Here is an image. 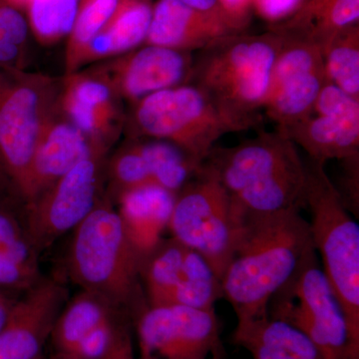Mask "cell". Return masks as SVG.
Here are the masks:
<instances>
[{
    "label": "cell",
    "instance_id": "1",
    "mask_svg": "<svg viewBox=\"0 0 359 359\" xmlns=\"http://www.w3.org/2000/svg\"><path fill=\"white\" fill-rule=\"evenodd\" d=\"M313 249L302 210L245 219L222 278L223 297L235 311L237 325L268 318L269 302Z\"/></svg>",
    "mask_w": 359,
    "mask_h": 359
},
{
    "label": "cell",
    "instance_id": "2",
    "mask_svg": "<svg viewBox=\"0 0 359 359\" xmlns=\"http://www.w3.org/2000/svg\"><path fill=\"white\" fill-rule=\"evenodd\" d=\"M202 166L230 196L243 219L302 210L306 165L280 132H259L233 147L215 146Z\"/></svg>",
    "mask_w": 359,
    "mask_h": 359
},
{
    "label": "cell",
    "instance_id": "3",
    "mask_svg": "<svg viewBox=\"0 0 359 359\" xmlns=\"http://www.w3.org/2000/svg\"><path fill=\"white\" fill-rule=\"evenodd\" d=\"M141 264L115 203L105 193L95 209L73 230L66 259L71 280L133 323L149 308Z\"/></svg>",
    "mask_w": 359,
    "mask_h": 359
},
{
    "label": "cell",
    "instance_id": "4",
    "mask_svg": "<svg viewBox=\"0 0 359 359\" xmlns=\"http://www.w3.org/2000/svg\"><path fill=\"white\" fill-rule=\"evenodd\" d=\"M282 37L271 32L228 35L194 53L195 85L245 130L257 127Z\"/></svg>",
    "mask_w": 359,
    "mask_h": 359
},
{
    "label": "cell",
    "instance_id": "5",
    "mask_svg": "<svg viewBox=\"0 0 359 359\" xmlns=\"http://www.w3.org/2000/svg\"><path fill=\"white\" fill-rule=\"evenodd\" d=\"M306 165L304 208L321 269L344 309L354 353L359 358V226L349 214L325 164L309 159Z\"/></svg>",
    "mask_w": 359,
    "mask_h": 359
},
{
    "label": "cell",
    "instance_id": "6",
    "mask_svg": "<svg viewBox=\"0 0 359 359\" xmlns=\"http://www.w3.org/2000/svg\"><path fill=\"white\" fill-rule=\"evenodd\" d=\"M241 131H245L243 125L189 83L156 92L129 105L124 129L127 138L168 142L200 163L224 135Z\"/></svg>",
    "mask_w": 359,
    "mask_h": 359
},
{
    "label": "cell",
    "instance_id": "7",
    "mask_svg": "<svg viewBox=\"0 0 359 359\" xmlns=\"http://www.w3.org/2000/svg\"><path fill=\"white\" fill-rule=\"evenodd\" d=\"M245 219L216 177L201 165L177 193L168 231L204 257L219 280L230 264Z\"/></svg>",
    "mask_w": 359,
    "mask_h": 359
},
{
    "label": "cell",
    "instance_id": "8",
    "mask_svg": "<svg viewBox=\"0 0 359 359\" xmlns=\"http://www.w3.org/2000/svg\"><path fill=\"white\" fill-rule=\"evenodd\" d=\"M60 84L61 78L42 73L0 71V157L23 201L35 147L57 106Z\"/></svg>",
    "mask_w": 359,
    "mask_h": 359
},
{
    "label": "cell",
    "instance_id": "9",
    "mask_svg": "<svg viewBox=\"0 0 359 359\" xmlns=\"http://www.w3.org/2000/svg\"><path fill=\"white\" fill-rule=\"evenodd\" d=\"M269 316L302 330L323 359H359L346 314L323 273L316 249L269 302Z\"/></svg>",
    "mask_w": 359,
    "mask_h": 359
},
{
    "label": "cell",
    "instance_id": "10",
    "mask_svg": "<svg viewBox=\"0 0 359 359\" xmlns=\"http://www.w3.org/2000/svg\"><path fill=\"white\" fill-rule=\"evenodd\" d=\"M109 153L97 149L25 205L26 231L39 255L74 230L102 200Z\"/></svg>",
    "mask_w": 359,
    "mask_h": 359
},
{
    "label": "cell",
    "instance_id": "11",
    "mask_svg": "<svg viewBox=\"0 0 359 359\" xmlns=\"http://www.w3.org/2000/svg\"><path fill=\"white\" fill-rule=\"evenodd\" d=\"M133 327L139 359H207L219 346L215 309L149 306Z\"/></svg>",
    "mask_w": 359,
    "mask_h": 359
},
{
    "label": "cell",
    "instance_id": "12",
    "mask_svg": "<svg viewBox=\"0 0 359 359\" xmlns=\"http://www.w3.org/2000/svg\"><path fill=\"white\" fill-rule=\"evenodd\" d=\"M280 36L282 44L271 68L264 106L276 130L287 128L311 115L316 97L327 82L320 47Z\"/></svg>",
    "mask_w": 359,
    "mask_h": 359
},
{
    "label": "cell",
    "instance_id": "13",
    "mask_svg": "<svg viewBox=\"0 0 359 359\" xmlns=\"http://www.w3.org/2000/svg\"><path fill=\"white\" fill-rule=\"evenodd\" d=\"M201 163L168 142L127 138L106 166V194L113 202L126 191L155 185L177 194L195 176Z\"/></svg>",
    "mask_w": 359,
    "mask_h": 359
},
{
    "label": "cell",
    "instance_id": "14",
    "mask_svg": "<svg viewBox=\"0 0 359 359\" xmlns=\"http://www.w3.org/2000/svg\"><path fill=\"white\" fill-rule=\"evenodd\" d=\"M194 54L157 45H141L87 69L103 80L123 103L133 104L156 92L187 84Z\"/></svg>",
    "mask_w": 359,
    "mask_h": 359
},
{
    "label": "cell",
    "instance_id": "15",
    "mask_svg": "<svg viewBox=\"0 0 359 359\" xmlns=\"http://www.w3.org/2000/svg\"><path fill=\"white\" fill-rule=\"evenodd\" d=\"M58 107L96 147L111 151L124 133V103L87 68L61 77Z\"/></svg>",
    "mask_w": 359,
    "mask_h": 359
},
{
    "label": "cell",
    "instance_id": "16",
    "mask_svg": "<svg viewBox=\"0 0 359 359\" xmlns=\"http://www.w3.org/2000/svg\"><path fill=\"white\" fill-rule=\"evenodd\" d=\"M68 290L58 280L42 278L13 302L1 332L0 359H39L50 339Z\"/></svg>",
    "mask_w": 359,
    "mask_h": 359
},
{
    "label": "cell",
    "instance_id": "17",
    "mask_svg": "<svg viewBox=\"0 0 359 359\" xmlns=\"http://www.w3.org/2000/svg\"><path fill=\"white\" fill-rule=\"evenodd\" d=\"M97 149L102 148L94 146L61 113L57 103L55 109L49 116L35 147L23 193L25 205L36 199L63 175Z\"/></svg>",
    "mask_w": 359,
    "mask_h": 359
},
{
    "label": "cell",
    "instance_id": "18",
    "mask_svg": "<svg viewBox=\"0 0 359 359\" xmlns=\"http://www.w3.org/2000/svg\"><path fill=\"white\" fill-rule=\"evenodd\" d=\"M223 14L205 13L179 0H157L145 43L196 53L228 35L241 33Z\"/></svg>",
    "mask_w": 359,
    "mask_h": 359
},
{
    "label": "cell",
    "instance_id": "19",
    "mask_svg": "<svg viewBox=\"0 0 359 359\" xmlns=\"http://www.w3.org/2000/svg\"><path fill=\"white\" fill-rule=\"evenodd\" d=\"M177 194L149 185L126 191L114 203L125 231L139 256H147L164 238Z\"/></svg>",
    "mask_w": 359,
    "mask_h": 359
},
{
    "label": "cell",
    "instance_id": "20",
    "mask_svg": "<svg viewBox=\"0 0 359 359\" xmlns=\"http://www.w3.org/2000/svg\"><path fill=\"white\" fill-rule=\"evenodd\" d=\"M276 131L306 151L309 159L325 164L359 156V114H311Z\"/></svg>",
    "mask_w": 359,
    "mask_h": 359
},
{
    "label": "cell",
    "instance_id": "21",
    "mask_svg": "<svg viewBox=\"0 0 359 359\" xmlns=\"http://www.w3.org/2000/svg\"><path fill=\"white\" fill-rule=\"evenodd\" d=\"M201 261L200 254L176 238H163L142 259V283L149 306H173L177 294L190 282Z\"/></svg>",
    "mask_w": 359,
    "mask_h": 359
},
{
    "label": "cell",
    "instance_id": "22",
    "mask_svg": "<svg viewBox=\"0 0 359 359\" xmlns=\"http://www.w3.org/2000/svg\"><path fill=\"white\" fill-rule=\"evenodd\" d=\"M358 22L359 0H302L292 15L269 30L323 50L337 33Z\"/></svg>",
    "mask_w": 359,
    "mask_h": 359
},
{
    "label": "cell",
    "instance_id": "23",
    "mask_svg": "<svg viewBox=\"0 0 359 359\" xmlns=\"http://www.w3.org/2000/svg\"><path fill=\"white\" fill-rule=\"evenodd\" d=\"M153 6V0H126L87 45L78 70L118 57L145 43Z\"/></svg>",
    "mask_w": 359,
    "mask_h": 359
},
{
    "label": "cell",
    "instance_id": "24",
    "mask_svg": "<svg viewBox=\"0 0 359 359\" xmlns=\"http://www.w3.org/2000/svg\"><path fill=\"white\" fill-rule=\"evenodd\" d=\"M235 339L255 359H323L302 330L271 316L237 325Z\"/></svg>",
    "mask_w": 359,
    "mask_h": 359
},
{
    "label": "cell",
    "instance_id": "25",
    "mask_svg": "<svg viewBox=\"0 0 359 359\" xmlns=\"http://www.w3.org/2000/svg\"><path fill=\"white\" fill-rule=\"evenodd\" d=\"M117 314L122 313L97 295L82 290L59 314L50 337L51 359H69L85 337Z\"/></svg>",
    "mask_w": 359,
    "mask_h": 359
},
{
    "label": "cell",
    "instance_id": "26",
    "mask_svg": "<svg viewBox=\"0 0 359 359\" xmlns=\"http://www.w3.org/2000/svg\"><path fill=\"white\" fill-rule=\"evenodd\" d=\"M321 52L327 82L359 100V23L337 33Z\"/></svg>",
    "mask_w": 359,
    "mask_h": 359
},
{
    "label": "cell",
    "instance_id": "27",
    "mask_svg": "<svg viewBox=\"0 0 359 359\" xmlns=\"http://www.w3.org/2000/svg\"><path fill=\"white\" fill-rule=\"evenodd\" d=\"M126 0H80L76 20L67 39L65 74L76 72L82 54Z\"/></svg>",
    "mask_w": 359,
    "mask_h": 359
},
{
    "label": "cell",
    "instance_id": "28",
    "mask_svg": "<svg viewBox=\"0 0 359 359\" xmlns=\"http://www.w3.org/2000/svg\"><path fill=\"white\" fill-rule=\"evenodd\" d=\"M80 0H28L25 9L33 36L43 46L67 39L76 20Z\"/></svg>",
    "mask_w": 359,
    "mask_h": 359
},
{
    "label": "cell",
    "instance_id": "29",
    "mask_svg": "<svg viewBox=\"0 0 359 359\" xmlns=\"http://www.w3.org/2000/svg\"><path fill=\"white\" fill-rule=\"evenodd\" d=\"M28 21L20 9L0 0V71H25L29 62Z\"/></svg>",
    "mask_w": 359,
    "mask_h": 359
},
{
    "label": "cell",
    "instance_id": "30",
    "mask_svg": "<svg viewBox=\"0 0 359 359\" xmlns=\"http://www.w3.org/2000/svg\"><path fill=\"white\" fill-rule=\"evenodd\" d=\"M0 252L30 271L39 273V254L25 224V210L0 201Z\"/></svg>",
    "mask_w": 359,
    "mask_h": 359
},
{
    "label": "cell",
    "instance_id": "31",
    "mask_svg": "<svg viewBox=\"0 0 359 359\" xmlns=\"http://www.w3.org/2000/svg\"><path fill=\"white\" fill-rule=\"evenodd\" d=\"M125 320H130L123 314H117L104 321L84 337L69 359H103L109 351L118 328Z\"/></svg>",
    "mask_w": 359,
    "mask_h": 359
},
{
    "label": "cell",
    "instance_id": "32",
    "mask_svg": "<svg viewBox=\"0 0 359 359\" xmlns=\"http://www.w3.org/2000/svg\"><path fill=\"white\" fill-rule=\"evenodd\" d=\"M311 114H359V100L334 84L327 82L316 97Z\"/></svg>",
    "mask_w": 359,
    "mask_h": 359
},
{
    "label": "cell",
    "instance_id": "33",
    "mask_svg": "<svg viewBox=\"0 0 359 359\" xmlns=\"http://www.w3.org/2000/svg\"><path fill=\"white\" fill-rule=\"evenodd\" d=\"M41 278L40 273L25 268L0 252V292L2 289L25 292Z\"/></svg>",
    "mask_w": 359,
    "mask_h": 359
},
{
    "label": "cell",
    "instance_id": "34",
    "mask_svg": "<svg viewBox=\"0 0 359 359\" xmlns=\"http://www.w3.org/2000/svg\"><path fill=\"white\" fill-rule=\"evenodd\" d=\"M302 0H254L252 13L263 18L269 25L287 20L297 11Z\"/></svg>",
    "mask_w": 359,
    "mask_h": 359
},
{
    "label": "cell",
    "instance_id": "35",
    "mask_svg": "<svg viewBox=\"0 0 359 359\" xmlns=\"http://www.w3.org/2000/svg\"><path fill=\"white\" fill-rule=\"evenodd\" d=\"M224 18L238 29L245 32L252 20L254 0H219Z\"/></svg>",
    "mask_w": 359,
    "mask_h": 359
},
{
    "label": "cell",
    "instance_id": "36",
    "mask_svg": "<svg viewBox=\"0 0 359 359\" xmlns=\"http://www.w3.org/2000/svg\"><path fill=\"white\" fill-rule=\"evenodd\" d=\"M131 321H123L111 344L109 351L103 359H136L132 344Z\"/></svg>",
    "mask_w": 359,
    "mask_h": 359
},
{
    "label": "cell",
    "instance_id": "37",
    "mask_svg": "<svg viewBox=\"0 0 359 359\" xmlns=\"http://www.w3.org/2000/svg\"><path fill=\"white\" fill-rule=\"evenodd\" d=\"M0 201L15 205L20 209L25 208V201L22 200L13 181L9 178L1 157H0Z\"/></svg>",
    "mask_w": 359,
    "mask_h": 359
},
{
    "label": "cell",
    "instance_id": "38",
    "mask_svg": "<svg viewBox=\"0 0 359 359\" xmlns=\"http://www.w3.org/2000/svg\"><path fill=\"white\" fill-rule=\"evenodd\" d=\"M179 1L183 2L186 6L193 7V8L205 11V13L223 14L221 7H219V0H179Z\"/></svg>",
    "mask_w": 359,
    "mask_h": 359
},
{
    "label": "cell",
    "instance_id": "39",
    "mask_svg": "<svg viewBox=\"0 0 359 359\" xmlns=\"http://www.w3.org/2000/svg\"><path fill=\"white\" fill-rule=\"evenodd\" d=\"M13 304V301L7 299L6 295L0 292V332H1L2 328L6 325L7 316H8L9 311H11Z\"/></svg>",
    "mask_w": 359,
    "mask_h": 359
},
{
    "label": "cell",
    "instance_id": "40",
    "mask_svg": "<svg viewBox=\"0 0 359 359\" xmlns=\"http://www.w3.org/2000/svg\"><path fill=\"white\" fill-rule=\"evenodd\" d=\"M4 1L11 4V6H15L16 8H25L28 0H4Z\"/></svg>",
    "mask_w": 359,
    "mask_h": 359
},
{
    "label": "cell",
    "instance_id": "41",
    "mask_svg": "<svg viewBox=\"0 0 359 359\" xmlns=\"http://www.w3.org/2000/svg\"><path fill=\"white\" fill-rule=\"evenodd\" d=\"M39 359H43V358H39Z\"/></svg>",
    "mask_w": 359,
    "mask_h": 359
}]
</instances>
